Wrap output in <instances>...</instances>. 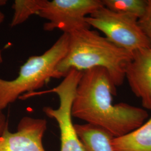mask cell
I'll list each match as a JSON object with an SVG mask.
<instances>
[{"label": "cell", "instance_id": "cell-1", "mask_svg": "<svg viewBox=\"0 0 151 151\" xmlns=\"http://www.w3.org/2000/svg\"><path fill=\"white\" fill-rule=\"evenodd\" d=\"M116 95L107 70L93 68L83 72L73 101L72 117L107 131L115 137L137 129L148 117L145 109L126 103L113 104Z\"/></svg>", "mask_w": 151, "mask_h": 151}, {"label": "cell", "instance_id": "cell-2", "mask_svg": "<svg viewBox=\"0 0 151 151\" xmlns=\"http://www.w3.org/2000/svg\"><path fill=\"white\" fill-rule=\"evenodd\" d=\"M67 53L56 68L57 79L64 78L72 70L84 72L93 68L107 70L114 85H122L125 70L133 53L113 43L90 27L68 34Z\"/></svg>", "mask_w": 151, "mask_h": 151}, {"label": "cell", "instance_id": "cell-3", "mask_svg": "<svg viewBox=\"0 0 151 151\" xmlns=\"http://www.w3.org/2000/svg\"><path fill=\"white\" fill-rule=\"evenodd\" d=\"M68 43V34L63 33L43 54L30 57L15 79L0 78V112L22 95L43 87L50 79H57L56 68L67 53Z\"/></svg>", "mask_w": 151, "mask_h": 151}, {"label": "cell", "instance_id": "cell-4", "mask_svg": "<svg viewBox=\"0 0 151 151\" xmlns=\"http://www.w3.org/2000/svg\"><path fill=\"white\" fill-rule=\"evenodd\" d=\"M85 21L110 41L131 53L151 47L138 20L133 16L110 10L103 6L86 17Z\"/></svg>", "mask_w": 151, "mask_h": 151}, {"label": "cell", "instance_id": "cell-5", "mask_svg": "<svg viewBox=\"0 0 151 151\" xmlns=\"http://www.w3.org/2000/svg\"><path fill=\"white\" fill-rule=\"evenodd\" d=\"M83 72L70 70L57 86L43 92H34L27 97L47 93H55L59 97L60 105L57 109L46 106L44 113L49 118L53 119L59 126L60 135V151H85L77 135L72 123L71 109L78 84Z\"/></svg>", "mask_w": 151, "mask_h": 151}, {"label": "cell", "instance_id": "cell-6", "mask_svg": "<svg viewBox=\"0 0 151 151\" xmlns=\"http://www.w3.org/2000/svg\"><path fill=\"white\" fill-rule=\"evenodd\" d=\"M102 6V0H45L37 15L48 20L44 24L45 31L59 29L70 34L83 27H90L86 17Z\"/></svg>", "mask_w": 151, "mask_h": 151}, {"label": "cell", "instance_id": "cell-7", "mask_svg": "<svg viewBox=\"0 0 151 151\" xmlns=\"http://www.w3.org/2000/svg\"><path fill=\"white\" fill-rule=\"evenodd\" d=\"M47 129L46 119L24 116L15 132L6 128L0 137V151H45L43 139Z\"/></svg>", "mask_w": 151, "mask_h": 151}, {"label": "cell", "instance_id": "cell-8", "mask_svg": "<svg viewBox=\"0 0 151 151\" xmlns=\"http://www.w3.org/2000/svg\"><path fill=\"white\" fill-rule=\"evenodd\" d=\"M132 53L125 79L132 91L140 99L143 107L151 111V47Z\"/></svg>", "mask_w": 151, "mask_h": 151}, {"label": "cell", "instance_id": "cell-9", "mask_svg": "<svg viewBox=\"0 0 151 151\" xmlns=\"http://www.w3.org/2000/svg\"><path fill=\"white\" fill-rule=\"evenodd\" d=\"M110 144L114 151H151V118L129 133L113 138Z\"/></svg>", "mask_w": 151, "mask_h": 151}, {"label": "cell", "instance_id": "cell-10", "mask_svg": "<svg viewBox=\"0 0 151 151\" xmlns=\"http://www.w3.org/2000/svg\"><path fill=\"white\" fill-rule=\"evenodd\" d=\"M74 126L85 151H114L110 144L114 137L107 131L87 123Z\"/></svg>", "mask_w": 151, "mask_h": 151}, {"label": "cell", "instance_id": "cell-11", "mask_svg": "<svg viewBox=\"0 0 151 151\" xmlns=\"http://www.w3.org/2000/svg\"><path fill=\"white\" fill-rule=\"evenodd\" d=\"M103 6L110 10L133 16L139 20L143 15L147 0H102Z\"/></svg>", "mask_w": 151, "mask_h": 151}, {"label": "cell", "instance_id": "cell-12", "mask_svg": "<svg viewBox=\"0 0 151 151\" xmlns=\"http://www.w3.org/2000/svg\"><path fill=\"white\" fill-rule=\"evenodd\" d=\"M45 0H15L12 5L14 15L10 26L15 27L21 25L38 12L44 4Z\"/></svg>", "mask_w": 151, "mask_h": 151}, {"label": "cell", "instance_id": "cell-13", "mask_svg": "<svg viewBox=\"0 0 151 151\" xmlns=\"http://www.w3.org/2000/svg\"><path fill=\"white\" fill-rule=\"evenodd\" d=\"M138 22L151 45V0H147L146 11Z\"/></svg>", "mask_w": 151, "mask_h": 151}, {"label": "cell", "instance_id": "cell-14", "mask_svg": "<svg viewBox=\"0 0 151 151\" xmlns=\"http://www.w3.org/2000/svg\"><path fill=\"white\" fill-rule=\"evenodd\" d=\"M7 127L8 122L5 114L2 112H0V137L3 134Z\"/></svg>", "mask_w": 151, "mask_h": 151}, {"label": "cell", "instance_id": "cell-15", "mask_svg": "<svg viewBox=\"0 0 151 151\" xmlns=\"http://www.w3.org/2000/svg\"><path fill=\"white\" fill-rule=\"evenodd\" d=\"M5 19V15L0 10V25L4 22Z\"/></svg>", "mask_w": 151, "mask_h": 151}, {"label": "cell", "instance_id": "cell-16", "mask_svg": "<svg viewBox=\"0 0 151 151\" xmlns=\"http://www.w3.org/2000/svg\"><path fill=\"white\" fill-rule=\"evenodd\" d=\"M7 1L6 0H0V7L5 5L7 4Z\"/></svg>", "mask_w": 151, "mask_h": 151}]
</instances>
